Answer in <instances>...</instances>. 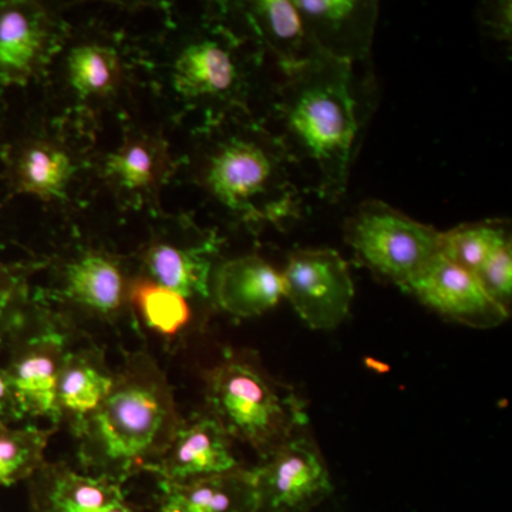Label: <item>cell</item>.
<instances>
[{
	"label": "cell",
	"mask_w": 512,
	"mask_h": 512,
	"mask_svg": "<svg viewBox=\"0 0 512 512\" xmlns=\"http://www.w3.org/2000/svg\"><path fill=\"white\" fill-rule=\"evenodd\" d=\"M28 483L33 512H144L128 500L123 484L64 463L46 461Z\"/></svg>",
	"instance_id": "4fadbf2b"
},
{
	"label": "cell",
	"mask_w": 512,
	"mask_h": 512,
	"mask_svg": "<svg viewBox=\"0 0 512 512\" xmlns=\"http://www.w3.org/2000/svg\"><path fill=\"white\" fill-rule=\"evenodd\" d=\"M22 419L5 367L0 365V426Z\"/></svg>",
	"instance_id": "f546056e"
},
{
	"label": "cell",
	"mask_w": 512,
	"mask_h": 512,
	"mask_svg": "<svg viewBox=\"0 0 512 512\" xmlns=\"http://www.w3.org/2000/svg\"><path fill=\"white\" fill-rule=\"evenodd\" d=\"M221 239L195 229L188 239H154L141 251L144 278L187 299H208Z\"/></svg>",
	"instance_id": "5bb4252c"
},
{
	"label": "cell",
	"mask_w": 512,
	"mask_h": 512,
	"mask_svg": "<svg viewBox=\"0 0 512 512\" xmlns=\"http://www.w3.org/2000/svg\"><path fill=\"white\" fill-rule=\"evenodd\" d=\"M353 64L316 52L285 73L274 101L278 131L292 165L322 200L335 204L348 190L365 120L363 87Z\"/></svg>",
	"instance_id": "6da1fadb"
},
{
	"label": "cell",
	"mask_w": 512,
	"mask_h": 512,
	"mask_svg": "<svg viewBox=\"0 0 512 512\" xmlns=\"http://www.w3.org/2000/svg\"><path fill=\"white\" fill-rule=\"evenodd\" d=\"M345 239L360 264L402 289L440 255V231L382 201L356 207L346 220Z\"/></svg>",
	"instance_id": "8992f818"
},
{
	"label": "cell",
	"mask_w": 512,
	"mask_h": 512,
	"mask_svg": "<svg viewBox=\"0 0 512 512\" xmlns=\"http://www.w3.org/2000/svg\"><path fill=\"white\" fill-rule=\"evenodd\" d=\"M174 163L167 143L147 133L128 134L103 164V175L110 184L140 200H157Z\"/></svg>",
	"instance_id": "ac0fdd59"
},
{
	"label": "cell",
	"mask_w": 512,
	"mask_h": 512,
	"mask_svg": "<svg viewBox=\"0 0 512 512\" xmlns=\"http://www.w3.org/2000/svg\"><path fill=\"white\" fill-rule=\"evenodd\" d=\"M212 292L222 311L237 318H252L285 298L284 278L261 256H239L217 269Z\"/></svg>",
	"instance_id": "e0dca14e"
},
{
	"label": "cell",
	"mask_w": 512,
	"mask_h": 512,
	"mask_svg": "<svg viewBox=\"0 0 512 512\" xmlns=\"http://www.w3.org/2000/svg\"><path fill=\"white\" fill-rule=\"evenodd\" d=\"M316 52L366 63L372 52L379 3L373 0H292Z\"/></svg>",
	"instance_id": "30bf717a"
},
{
	"label": "cell",
	"mask_w": 512,
	"mask_h": 512,
	"mask_svg": "<svg viewBox=\"0 0 512 512\" xmlns=\"http://www.w3.org/2000/svg\"><path fill=\"white\" fill-rule=\"evenodd\" d=\"M10 348L6 375L22 417H42L57 427V380L67 356L76 346L72 325L45 309L26 311L22 322L6 340Z\"/></svg>",
	"instance_id": "5b68a950"
},
{
	"label": "cell",
	"mask_w": 512,
	"mask_h": 512,
	"mask_svg": "<svg viewBox=\"0 0 512 512\" xmlns=\"http://www.w3.org/2000/svg\"><path fill=\"white\" fill-rule=\"evenodd\" d=\"M252 473L258 512H309L335 490L328 464L308 427L296 431Z\"/></svg>",
	"instance_id": "ba28073f"
},
{
	"label": "cell",
	"mask_w": 512,
	"mask_h": 512,
	"mask_svg": "<svg viewBox=\"0 0 512 512\" xmlns=\"http://www.w3.org/2000/svg\"><path fill=\"white\" fill-rule=\"evenodd\" d=\"M256 45L278 60L284 73L291 72L316 53L292 0H254L241 3Z\"/></svg>",
	"instance_id": "ffe728a7"
},
{
	"label": "cell",
	"mask_w": 512,
	"mask_h": 512,
	"mask_svg": "<svg viewBox=\"0 0 512 512\" xmlns=\"http://www.w3.org/2000/svg\"><path fill=\"white\" fill-rule=\"evenodd\" d=\"M157 512H258L254 473L242 467L185 484H161Z\"/></svg>",
	"instance_id": "d6986e66"
},
{
	"label": "cell",
	"mask_w": 512,
	"mask_h": 512,
	"mask_svg": "<svg viewBox=\"0 0 512 512\" xmlns=\"http://www.w3.org/2000/svg\"><path fill=\"white\" fill-rule=\"evenodd\" d=\"M241 43L224 30H208L194 37L175 57L174 92L191 104L220 113L221 119L244 109L249 93L251 64Z\"/></svg>",
	"instance_id": "52a82bcc"
},
{
	"label": "cell",
	"mask_w": 512,
	"mask_h": 512,
	"mask_svg": "<svg viewBox=\"0 0 512 512\" xmlns=\"http://www.w3.org/2000/svg\"><path fill=\"white\" fill-rule=\"evenodd\" d=\"M285 298L309 328L330 330L345 322L355 296L348 262L333 249L292 252L284 271Z\"/></svg>",
	"instance_id": "9c48e42d"
},
{
	"label": "cell",
	"mask_w": 512,
	"mask_h": 512,
	"mask_svg": "<svg viewBox=\"0 0 512 512\" xmlns=\"http://www.w3.org/2000/svg\"><path fill=\"white\" fill-rule=\"evenodd\" d=\"M231 437L210 413L183 420L173 443L147 473L161 484H185L242 468L232 453Z\"/></svg>",
	"instance_id": "7c38bea8"
},
{
	"label": "cell",
	"mask_w": 512,
	"mask_h": 512,
	"mask_svg": "<svg viewBox=\"0 0 512 512\" xmlns=\"http://www.w3.org/2000/svg\"><path fill=\"white\" fill-rule=\"evenodd\" d=\"M491 301L497 303L508 316L512 302V247L501 248L476 274Z\"/></svg>",
	"instance_id": "83f0119b"
},
{
	"label": "cell",
	"mask_w": 512,
	"mask_h": 512,
	"mask_svg": "<svg viewBox=\"0 0 512 512\" xmlns=\"http://www.w3.org/2000/svg\"><path fill=\"white\" fill-rule=\"evenodd\" d=\"M60 291L83 312L114 322L126 308L130 282L114 256L89 249L64 265Z\"/></svg>",
	"instance_id": "2e32d148"
},
{
	"label": "cell",
	"mask_w": 512,
	"mask_h": 512,
	"mask_svg": "<svg viewBox=\"0 0 512 512\" xmlns=\"http://www.w3.org/2000/svg\"><path fill=\"white\" fill-rule=\"evenodd\" d=\"M291 161L268 128L241 116L215 121L205 138L197 181L237 224L286 229L302 217V197Z\"/></svg>",
	"instance_id": "3957f363"
},
{
	"label": "cell",
	"mask_w": 512,
	"mask_h": 512,
	"mask_svg": "<svg viewBox=\"0 0 512 512\" xmlns=\"http://www.w3.org/2000/svg\"><path fill=\"white\" fill-rule=\"evenodd\" d=\"M28 311L26 278L19 269L0 262V345L6 343Z\"/></svg>",
	"instance_id": "4316f807"
},
{
	"label": "cell",
	"mask_w": 512,
	"mask_h": 512,
	"mask_svg": "<svg viewBox=\"0 0 512 512\" xmlns=\"http://www.w3.org/2000/svg\"><path fill=\"white\" fill-rule=\"evenodd\" d=\"M444 318L470 328L490 329L508 315L491 301L476 275L436 256L404 289Z\"/></svg>",
	"instance_id": "8fae6325"
},
{
	"label": "cell",
	"mask_w": 512,
	"mask_h": 512,
	"mask_svg": "<svg viewBox=\"0 0 512 512\" xmlns=\"http://www.w3.org/2000/svg\"><path fill=\"white\" fill-rule=\"evenodd\" d=\"M114 376L104 352L96 346L74 348L57 380V407L62 423L74 430L99 409L113 387Z\"/></svg>",
	"instance_id": "44dd1931"
},
{
	"label": "cell",
	"mask_w": 512,
	"mask_h": 512,
	"mask_svg": "<svg viewBox=\"0 0 512 512\" xmlns=\"http://www.w3.org/2000/svg\"><path fill=\"white\" fill-rule=\"evenodd\" d=\"M507 221L491 220L458 225L441 232L440 255L476 275L501 248L510 244Z\"/></svg>",
	"instance_id": "603a6c76"
},
{
	"label": "cell",
	"mask_w": 512,
	"mask_h": 512,
	"mask_svg": "<svg viewBox=\"0 0 512 512\" xmlns=\"http://www.w3.org/2000/svg\"><path fill=\"white\" fill-rule=\"evenodd\" d=\"M128 303L137 309L148 328L165 338L180 335L192 320L187 298L144 276L130 282Z\"/></svg>",
	"instance_id": "d4e9b609"
},
{
	"label": "cell",
	"mask_w": 512,
	"mask_h": 512,
	"mask_svg": "<svg viewBox=\"0 0 512 512\" xmlns=\"http://www.w3.org/2000/svg\"><path fill=\"white\" fill-rule=\"evenodd\" d=\"M73 174L72 156L59 144L47 140L26 141L10 163L13 190L45 202L66 198Z\"/></svg>",
	"instance_id": "7402d4cb"
},
{
	"label": "cell",
	"mask_w": 512,
	"mask_h": 512,
	"mask_svg": "<svg viewBox=\"0 0 512 512\" xmlns=\"http://www.w3.org/2000/svg\"><path fill=\"white\" fill-rule=\"evenodd\" d=\"M66 67L70 86L83 99L116 92L123 76L116 50L100 43L74 46L67 56Z\"/></svg>",
	"instance_id": "cb8c5ba5"
},
{
	"label": "cell",
	"mask_w": 512,
	"mask_h": 512,
	"mask_svg": "<svg viewBox=\"0 0 512 512\" xmlns=\"http://www.w3.org/2000/svg\"><path fill=\"white\" fill-rule=\"evenodd\" d=\"M480 22L488 35L511 39V2H490L481 6Z\"/></svg>",
	"instance_id": "f1b7e54d"
},
{
	"label": "cell",
	"mask_w": 512,
	"mask_h": 512,
	"mask_svg": "<svg viewBox=\"0 0 512 512\" xmlns=\"http://www.w3.org/2000/svg\"><path fill=\"white\" fill-rule=\"evenodd\" d=\"M204 382L208 413L262 460L308 426L305 402L289 384L269 375L251 350H225Z\"/></svg>",
	"instance_id": "277c9868"
},
{
	"label": "cell",
	"mask_w": 512,
	"mask_h": 512,
	"mask_svg": "<svg viewBox=\"0 0 512 512\" xmlns=\"http://www.w3.org/2000/svg\"><path fill=\"white\" fill-rule=\"evenodd\" d=\"M183 424L173 387L147 352L131 353L96 412L73 430L87 474L124 484L154 466Z\"/></svg>",
	"instance_id": "7a4b0ae2"
},
{
	"label": "cell",
	"mask_w": 512,
	"mask_h": 512,
	"mask_svg": "<svg viewBox=\"0 0 512 512\" xmlns=\"http://www.w3.org/2000/svg\"><path fill=\"white\" fill-rule=\"evenodd\" d=\"M57 427L39 429L10 424L0 426V485H13L29 480L46 463L47 444Z\"/></svg>",
	"instance_id": "484cf974"
},
{
	"label": "cell",
	"mask_w": 512,
	"mask_h": 512,
	"mask_svg": "<svg viewBox=\"0 0 512 512\" xmlns=\"http://www.w3.org/2000/svg\"><path fill=\"white\" fill-rule=\"evenodd\" d=\"M52 25L42 5L0 2V86H25L49 55Z\"/></svg>",
	"instance_id": "9a60e30c"
}]
</instances>
